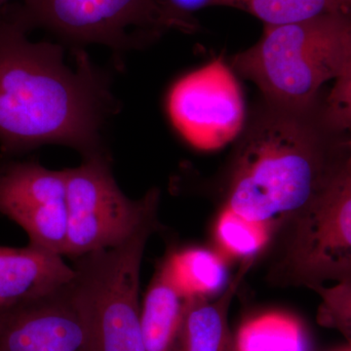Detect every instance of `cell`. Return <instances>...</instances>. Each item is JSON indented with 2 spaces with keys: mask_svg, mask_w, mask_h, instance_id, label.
Masks as SVG:
<instances>
[{
  "mask_svg": "<svg viewBox=\"0 0 351 351\" xmlns=\"http://www.w3.org/2000/svg\"><path fill=\"white\" fill-rule=\"evenodd\" d=\"M0 9V151L12 156L40 145H66L85 157L104 154L101 133L117 108L110 78L83 49L69 68L60 44L32 43Z\"/></svg>",
  "mask_w": 351,
  "mask_h": 351,
  "instance_id": "obj_1",
  "label": "cell"
},
{
  "mask_svg": "<svg viewBox=\"0 0 351 351\" xmlns=\"http://www.w3.org/2000/svg\"><path fill=\"white\" fill-rule=\"evenodd\" d=\"M237 140L223 176V207L272 232L351 163L350 133L328 122L322 100L299 112L263 101Z\"/></svg>",
  "mask_w": 351,
  "mask_h": 351,
  "instance_id": "obj_2",
  "label": "cell"
},
{
  "mask_svg": "<svg viewBox=\"0 0 351 351\" xmlns=\"http://www.w3.org/2000/svg\"><path fill=\"white\" fill-rule=\"evenodd\" d=\"M230 68L269 105L297 112L315 107L327 82L351 75L350 14L265 25L260 40L235 55Z\"/></svg>",
  "mask_w": 351,
  "mask_h": 351,
  "instance_id": "obj_3",
  "label": "cell"
},
{
  "mask_svg": "<svg viewBox=\"0 0 351 351\" xmlns=\"http://www.w3.org/2000/svg\"><path fill=\"white\" fill-rule=\"evenodd\" d=\"M267 280L306 288L351 279V163L274 228Z\"/></svg>",
  "mask_w": 351,
  "mask_h": 351,
  "instance_id": "obj_4",
  "label": "cell"
},
{
  "mask_svg": "<svg viewBox=\"0 0 351 351\" xmlns=\"http://www.w3.org/2000/svg\"><path fill=\"white\" fill-rule=\"evenodd\" d=\"M157 209L119 245L92 252L73 282L92 351H145L138 304L145 245L158 226Z\"/></svg>",
  "mask_w": 351,
  "mask_h": 351,
  "instance_id": "obj_5",
  "label": "cell"
},
{
  "mask_svg": "<svg viewBox=\"0 0 351 351\" xmlns=\"http://www.w3.org/2000/svg\"><path fill=\"white\" fill-rule=\"evenodd\" d=\"M5 8L27 32L43 29L75 49H136L173 29L159 0H21Z\"/></svg>",
  "mask_w": 351,
  "mask_h": 351,
  "instance_id": "obj_6",
  "label": "cell"
},
{
  "mask_svg": "<svg viewBox=\"0 0 351 351\" xmlns=\"http://www.w3.org/2000/svg\"><path fill=\"white\" fill-rule=\"evenodd\" d=\"M68 239L64 255L82 257L125 241L145 217L158 208V189L131 200L117 186L104 154L85 157L64 169Z\"/></svg>",
  "mask_w": 351,
  "mask_h": 351,
  "instance_id": "obj_7",
  "label": "cell"
},
{
  "mask_svg": "<svg viewBox=\"0 0 351 351\" xmlns=\"http://www.w3.org/2000/svg\"><path fill=\"white\" fill-rule=\"evenodd\" d=\"M166 112L177 133L202 149H219L239 138L247 121L239 80L221 59L176 80L166 97Z\"/></svg>",
  "mask_w": 351,
  "mask_h": 351,
  "instance_id": "obj_8",
  "label": "cell"
},
{
  "mask_svg": "<svg viewBox=\"0 0 351 351\" xmlns=\"http://www.w3.org/2000/svg\"><path fill=\"white\" fill-rule=\"evenodd\" d=\"M0 213L23 228L31 245L64 255L68 239L66 174L36 162L0 166Z\"/></svg>",
  "mask_w": 351,
  "mask_h": 351,
  "instance_id": "obj_9",
  "label": "cell"
},
{
  "mask_svg": "<svg viewBox=\"0 0 351 351\" xmlns=\"http://www.w3.org/2000/svg\"><path fill=\"white\" fill-rule=\"evenodd\" d=\"M0 351H92L73 283L40 301L0 313Z\"/></svg>",
  "mask_w": 351,
  "mask_h": 351,
  "instance_id": "obj_10",
  "label": "cell"
},
{
  "mask_svg": "<svg viewBox=\"0 0 351 351\" xmlns=\"http://www.w3.org/2000/svg\"><path fill=\"white\" fill-rule=\"evenodd\" d=\"M76 276L59 254L34 245L0 247V313L40 301L73 283Z\"/></svg>",
  "mask_w": 351,
  "mask_h": 351,
  "instance_id": "obj_11",
  "label": "cell"
},
{
  "mask_svg": "<svg viewBox=\"0 0 351 351\" xmlns=\"http://www.w3.org/2000/svg\"><path fill=\"white\" fill-rule=\"evenodd\" d=\"M255 258H243L234 277L218 299L191 295L182 318L179 351H234L228 328V311Z\"/></svg>",
  "mask_w": 351,
  "mask_h": 351,
  "instance_id": "obj_12",
  "label": "cell"
},
{
  "mask_svg": "<svg viewBox=\"0 0 351 351\" xmlns=\"http://www.w3.org/2000/svg\"><path fill=\"white\" fill-rule=\"evenodd\" d=\"M189 298L166 260L152 279L141 307L145 351H179L180 332Z\"/></svg>",
  "mask_w": 351,
  "mask_h": 351,
  "instance_id": "obj_13",
  "label": "cell"
},
{
  "mask_svg": "<svg viewBox=\"0 0 351 351\" xmlns=\"http://www.w3.org/2000/svg\"><path fill=\"white\" fill-rule=\"evenodd\" d=\"M215 6L243 11L269 27L294 24L325 14H350L339 0H216Z\"/></svg>",
  "mask_w": 351,
  "mask_h": 351,
  "instance_id": "obj_14",
  "label": "cell"
},
{
  "mask_svg": "<svg viewBox=\"0 0 351 351\" xmlns=\"http://www.w3.org/2000/svg\"><path fill=\"white\" fill-rule=\"evenodd\" d=\"M176 278L189 295H206L219 290L225 281V267L206 251H188L167 258Z\"/></svg>",
  "mask_w": 351,
  "mask_h": 351,
  "instance_id": "obj_15",
  "label": "cell"
},
{
  "mask_svg": "<svg viewBox=\"0 0 351 351\" xmlns=\"http://www.w3.org/2000/svg\"><path fill=\"white\" fill-rule=\"evenodd\" d=\"M271 233L269 226L247 221L228 210L221 214L218 225L221 243L243 258H256L258 252L269 243Z\"/></svg>",
  "mask_w": 351,
  "mask_h": 351,
  "instance_id": "obj_16",
  "label": "cell"
},
{
  "mask_svg": "<svg viewBox=\"0 0 351 351\" xmlns=\"http://www.w3.org/2000/svg\"><path fill=\"white\" fill-rule=\"evenodd\" d=\"M321 298L317 320L322 326L338 330L350 343L351 279L337 282L332 287L315 285L309 288Z\"/></svg>",
  "mask_w": 351,
  "mask_h": 351,
  "instance_id": "obj_17",
  "label": "cell"
},
{
  "mask_svg": "<svg viewBox=\"0 0 351 351\" xmlns=\"http://www.w3.org/2000/svg\"><path fill=\"white\" fill-rule=\"evenodd\" d=\"M159 2L173 29L193 32L198 29V22L193 14L201 9L215 6L216 0H159Z\"/></svg>",
  "mask_w": 351,
  "mask_h": 351,
  "instance_id": "obj_18",
  "label": "cell"
},
{
  "mask_svg": "<svg viewBox=\"0 0 351 351\" xmlns=\"http://www.w3.org/2000/svg\"><path fill=\"white\" fill-rule=\"evenodd\" d=\"M341 5L345 9V11L348 13H350L351 9V0H339Z\"/></svg>",
  "mask_w": 351,
  "mask_h": 351,
  "instance_id": "obj_19",
  "label": "cell"
},
{
  "mask_svg": "<svg viewBox=\"0 0 351 351\" xmlns=\"http://www.w3.org/2000/svg\"><path fill=\"white\" fill-rule=\"evenodd\" d=\"M9 0H0V9L2 8V7L5 6L6 4H8Z\"/></svg>",
  "mask_w": 351,
  "mask_h": 351,
  "instance_id": "obj_20",
  "label": "cell"
},
{
  "mask_svg": "<svg viewBox=\"0 0 351 351\" xmlns=\"http://www.w3.org/2000/svg\"><path fill=\"white\" fill-rule=\"evenodd\" d=\"M348 351H350V348H348Z\"/></svg>",
  "mask_w": 351,
  "mask_h": 351,
  "instance_id": "obj_21",
  "label": "cell"
}]
</instances>
